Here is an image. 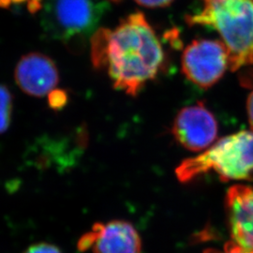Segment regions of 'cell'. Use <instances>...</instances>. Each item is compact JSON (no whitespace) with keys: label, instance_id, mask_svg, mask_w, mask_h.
Returning <instances> with one entry per match:
<instances>
[{"label":"cell","instance_id":"cell-1","mask_svg":"<svg viewBox=\"0 0 253 253\" xmlns=\"http://www.w3.org/2000/svg\"><path fill=\"white\" fill-rule=\"evenodd\" d=\"M91 59L103 69L116 89L137 96L162 72L164 51L142 12L123 19L114 29L100 28L91 39Z\"/></svg>","mask_w":253,"mask_h":253},{"label":"cell","instance_id":"cell-2","mask_svg":"<svg viewBox=\"0 0 253 253\" xmlns=\"http://www.w3.org/2000/svg\"><path fill=\"white\" fill-rule=\"evenodd\" d=\"M201 9L186 16L190 27L216 30L235 72L253 63V0H202Z\"/></svg>","mask_w":253,"mask_h":253},{"label":"cell","instance_id":"cell-3","mask_svg":"<svg viewBox=\"0 0 253 253\" xmlns=\"http://www.w3.org/2000/svg\"><path fill=\"white\" fill-rule=\"evenodd\" d=\"M210 172H216L222 181L253 179V130L221 138L199 156L182 162L175 174L178 180L187 183Z\"/></svg>","mask_w":253,"mask_h":253},{"label":"cell","instance_id":"cell-4","mask_svg":"<svg viewBox=\"0 0 253 253\" xmlns=\"http://www.w3.org/2000/svg\"><path fill=\"white\" fill-rule=\"evenodd\" d=\"M108 5L102 0H46L42 26L72 52H81L97 32Z\"/></svg>","mask_w":253,"mask_h":253},{"label":"cell","instance_id":"cell-5","mask_svg":"<svg viewBox=\"0 0 253 253\" xmlns=\"http://www.w3.org/2000/svg\"><path fill=\"white\" fill-rule=\"evenodd\" d=\"M181 68L191 83L203 89L210 88L221 79L229 68L226 48L216 40H195L184 50Z\"/></svg>","mask_w":253,"mask_h":253},{"label":"cell","instance_id":"cell-6","mask_svg":"<svg viewBox=\"0 0 253 253\" xmlns=\"http://www.w3.org/2000/svg\"><path fill=\"white\" fill-rule=\"evenodd\" d=\"M172 132L175 140L188 150H207L217 139V119L203 102H197L181 109L173 120Z\"/></svg>","mask_w":253,"mask_h":253},{"label":"cell","instance_id":"cell-7","mask_svg":"<svg viewBox=\"0 0 253 253\" xmlns=\"http://www.w3.org/2000/svg\"><path fill=\"white\" fill-rule=\"evenodd\" d=\"M80 252L94 253H142V242L135 228L124 220L95 223L78 241Z\"/></svg>","mask_w":253,"mask_h":253},{"label":"cell","instance_id":"cell-8","mask_svg":"<svg viewBox=\"0 0 253 253\" xmlns=\"http://www.w3.org/2000/svg\"><path fill=\"white\" fill-rule=\"evenodd\" d=\"M14 77L21 90L36 98L49 95L59 82L55 63L49 56L38 52L21 57L15 68Z\"/></svg>","mask_w":253,"mask_h":253},{"label":"cell","instance_id":"cell-9","mask_svg":"<svg viewBox=\"0 0 253 253\" xmlns=\"http://www.w3.org/2000/svg\"><path fill=\"white\" fill-rule=\"evenodd\" d=\"M225 209L233 242L253 252V187H231L227 191Z\"/></svg>","mask_w":253,"mask_h":253},{"label":"cell","instance_id":"cell-10","mask_svg":"<svg viewBox=\"0 0 253 253\" xmlns=\"http://www.w3.org/2000/svg\"><path fill=\"white\" fill-rule=\"evenodd\" d=\"M13 98L9 88L0 84V134L7 131L11 121Z\"/></svg>","mask_w":253,"mask_h":253},{"label":"cell","instance_id":"cell-11","mask_svg":"<svg viewBox=\"0 0 253 253\" xmlns=\"http://www.w3.org/2000/svg\"><path fill=\"white\" fill-rule=\"evenodd\" d=\"M49 106L54 110H60L68 102V94L62 89H54L48 95Z\"/></svg>","mask_w":253,"mask_h":253},{"label":"cell","instance_id":"cell-12","mask_svg":"<svg viewBox=\"0 0 253 253\" xmlns=\"http://www.w3.org/2000/svg\"><path fill=\"white\" fill-rule=\"evenodd\" d=\"M204 253H253V252L243 249L242 247L235 244V242L230 241L225 244L223 251L217 250V249H208L204 252Z\"/></svg>","mask_w":253,"mask_h":253},{"label":"cell","instance_id":"cell-13","mask_svg":"<svg viewBox=\"0 0 253 253\" xmlns=\"http://www.w3.org/2000/svg\"><path fill=\"white\" fill-rule=\"evenodd\" d=\"M25 253H62L54 245L40 243L29 247Z\"/></svg>","mask_w":253,"mask_h":253},{"label":"cell","instance_id":"cell-14","mask_svg":"<svg viewBox=\"0 0 253 253\" xmlns=\"http://www.w3.org/2000/svg\"><path fill=\"white\" fill-rule=\"evenodd\" d=\"M137 4L145 8L156 9L164 8L171 5L174 0H134Z\"/></svg>","mask_w":253,"mask_h":253},{"label":"cell","instance_id":"cell-15","mask_svg":"<svg viewBox=\"0 0 253 253\" xmlns=\"http://www.w3.org/2000/svg\"><path fill=\"white\" fill-rule=\"evenodd\" d=\"M247 110H248V116H249V121L252 126L253 131V91L250 94L248 101H247Z\"/></svg>","mask_w":253,"mask_h":253},{"label":"cell","instance_id":"cell-16","mask_svg":"<svg viewBox=\"0 0 253 253\" xmlns=\"http://www.w3.org/2000/svg\"><path fill=\"white\" fill-rule=\"evenodd\" d=\"M12 0H0V8L2 9H8L11 5Z\"/></svg>","mask_w":253,"mask_h":253},{"label":"cell","instance_id":"cell-17","mask_svg":"<svg viewBox=\"0 0 253 253\" xmlns=\"http://www.w3.org/2000/svg\"><path fill=\"white\" fill-rule=\"evenodd\" d=\"M26 1H29V0H12V3H15V4H20V3H24Z\"/></svg>","mask_w":253,"mask_h":253},{"label":"cell","instance_id":"cell-18","mask_svg":"<svg viewBox=\"0 0 253 253\" xmlns=\"http://www.w3.org/2000/svg\"><path fill=\"white\" fill-rule=\"evenodd\" d=\"M112 1H116L117 2V1H119V0H112Z\"/></svg>","mask_w":253,"mask_h":253}]
</instances>
